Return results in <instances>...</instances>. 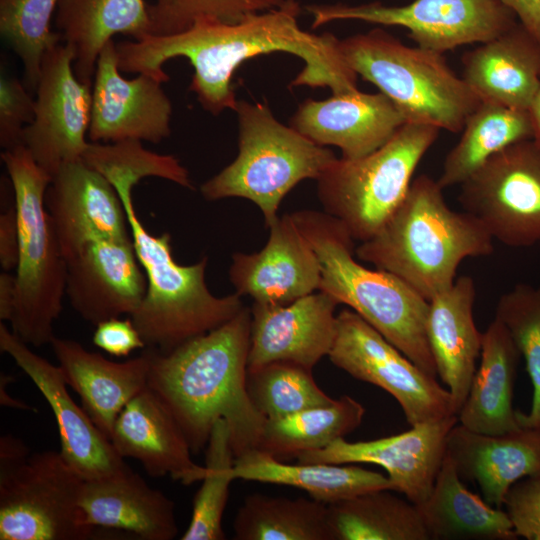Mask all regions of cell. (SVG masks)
Segmentation results:
<instances>
[{
	"mask_svg": "<svg viewBox=\"0 0 540 540\" xmlns=\"http://www.w3.org/2000/svg\"><path fill=\"white\" fill-rule=\"evenodd\" d=\"M74 53L60 42L44 55L36 86L33 121L23 133V145L52 178L65 163L82 159L89 144L92 85L73 70Z\"/></svg>",
	"mask_w": 540,
	"mask_h": 540,
	"instance_id": "obj_14",
	"label": "cell"
},
{
	"mask_svg": "<svg viewBox=\"0 0 540 540\" xmlns=\"http://www.w3.org/2000/svg\"><path fill=\"white\" fill-rule=\"evenodd\" d=\"M457 423L458 415H450L416 424L389 437L358 442L339 438L296 458L301 463L379 465L387 472L393 491L419 505L433 488L446 455L448 434Z\"/></svg>",
	"mask_w": 540,
	"mask_h": 540,
	"instance_id": "obj_15",
	"label": "cell"
},
{
	"mask_svg": "<svg viewBox=\"0 0 540 540\" xmlns=\"http://www.w3.org/2000/svg\"><path fill=\"white\" fill-rule=\"evenodd\" d=\"M55 24L62 41L73 50L76 77L88 85L102 49L114 35L136 41L151 35L144 0H59Z\"/></svg>",
	"mask_w": 540,
	"mask_h": 540,
	"instance_id": "obj_30",
	"label": "cell"
},
{
	"mask_svg": "<svg viewBox=\"0 0 540 540\" xmlns=\"http://www.w3.org/2000/svg\"><path fill=\"white\" fill-rule=\"evenodd\" d=\"M1 159L13 188L19 230L17 303L11 331L34 347L50 344L63 309L67 262L45 206L51 176L24 145L4 150Z\"/></svg>",
	"mask_w": 540,
	"mask_h": 540,
	"instance_id": "obj_7",
	"label": "cell"
},
{
	"mask_svg": "<svg viewBox=\"0 0 540 540\" xmlns=\"http://www.w3.org/2000/svg\"><path fill=\"white\" fill-rule=\"evenodd\" d=\"M306 10L317 28L337 20L401 26L417 46L443 53L487 42L514 26L516 15L501 0H414L404 6L311 4Z\"/></svg>",
	"mask_w": 540,
	"mask_h": 540,
	"instance_id": "obj_12",
	"label": "cell"
},
{
	"mask_svg": "<svg viewBox=\"0 0 540 540\" xmlns=\"http://www.w3.org/2000/svg\"><path fill=\"white\" fill-rule=\"evenodd\" d=\"M84 479L60 452L44 451L0 467L1 540H85L79 499Z\"/></svg>",
	"mask_w": 540,
	"mask_h": 540,
	"instance_id": "obj_10",
	"label": "cell"
},
{
	"mask_svg": "<svg viewBox=\"0 0 540 540\" xmlns=\"http://www.w3.org/2000/svg\"><path fill=\"white\" fill-rule=\"evenodd\" d=\"M50 345L67 385L78 393L82 408L110 439L121 410L147 387L150 367L148 351L118 363L88 351L74 340L55 336Z\"/></svg>",
	"mask_w": 540,
	"mask_h": 540,
	"instance_id": "obj_26",
	"label": "cell"
},
{
	"mask_svg": "<svg viewBox=\"0 0 540 540\" xmlns=\"http://www.w3.org/2000/svg\"><path fill=\"white\" fill-rule=\"evenodd\" d=\"M17 303L16 276L7 271L0 274V319L10 322Z\"/></svg>",
	"mask_w": 540,
	"mask_h": 540,
	"instance_id": "obj_47",
	"label": "cell"
},
{
	"mask_svg": "<svg viewBox=\"0 0 540 540\" xmlns=\"http://www.w3.org/2000/svg\"><path fill=\"white\" fill-rule=\"evenodd\" d=\"M285 0H155L148 5L151 35L183 32L201 19L237 23L249 14L270 10Z\"/></svg>",
	"mask_w": 540,
	"mask_h": 540,
	"instance_id": "obj_41",
	"label": "cell"
},
{
	"mask_svg": "<svg viewBox=\"0 0 540 540\" xmlns=\"http://www.w3.org/2000/svg\"><path fill=\"white\" fill-rule=\"evenodd\" d=\"M233 530L237 540H332L328 505L313 498L248 495Z\"/></svg>",
	"mask_w": 540,
	"mask_h": 540,
	"instance_id": "obj_35",
	"label": "cell"
},
{
	"mask_svg": "<svg viewBox=\"0 0 540 540\" xmlns=\"http://www.w3.org/2000/svg\"><path fill=\"white\" fill-rule=\"evenodd\" d=\"M405 123L402 112L385 94L356 90L324 100L306 99L289 125L318 145L338 147L341 158L354 160L379 149Z\"/></svg>",
	"mask_w": 540,
	"mask_h": 540,
	"instance_id": "obj_22",
	"label": "cell"
},
{
	"mask_svg": "<svg viewBox=\"0 0 540 540\" xmlns=\"http://www.w3.org/2000/svg\"><path fill=\"white\" fill-rule=\"evenodd\" d=\"M238 155L204 182V199L240 197L262 211L269 227L285 195L305 179L317 180L337 159L328 148L279 122L262 103L238 100Z\"/></svg>",
	"mask_w": 540,
	"mask_h": 540,
	"instance_id": "obj_8",
	"label": "cell"
},
{
	"mask_svg": "<svg viewBox=\"0 0 540 540\" xmlns=\"http://www.w3.org/2000/svg\"><path fill=\"white\" fill-rule=\"evenodd\" d=\"M45 206L66 262L89 243L130 238L116 189L82 160L63 164L52 176Z\"/></svg>",
	"mask_w": 540,
	"mask_h": 540,
	"instance_id": "obj_18",
	"label": "cell"
},
{
	"mask_svg": "<svg viewBox=\"0 0 540 540\" xmlns=\"http://www.w3.org/2000/svg\"><path fill=\"white\" fill-rule=\"evenodd\" d=\"M533 134L529 110L481 101L468 116L460 140L446 155L437 182L443 189L460 185L492 155L533 139Z\"/></svg>",
	"mask_w": 540,
	"mask_h": 540,
	"instance_id": "obj_33",
	"label": "cell"
},
{
	"mask_svg": "<svg viewBox=\"0 0 540 540\" xmlns=\"http://www.w3.org/2000/svg\"><path fill=\"white\" fill-rule=\"evenodd\" d=\"M172 103L162 82L139 73L133 79L121 75L116 43L102 49L92 82L91 142L124 140L160 143L171 134Z\"/></svg>",
	"mask_w": 540,
	"mask_h": 540,
	"instance_id": "obj_16",
	"label": "cell"
},
{
	"mask_svg": "<svg viewBox=\"0 0 540 540\" xmlns=\"http://www.w3.org/2000/svg\"><path fill=\"white\" fill-rule=\"evenodd\" d=\"M251 309L168 353L146 348L147 387L181 428L192 453L206 448L214 424L224 419L235 458L257 449L267 419L247 390Z\"/></svg>",
	"mask_w": 540,
	"mask_h": 540,
	"instance_id": "obj_2",
	"label": "cell"
},
{
	"mask_svg": "<svg viewBox=\"0 0 540 540\" xmlns=\"http://www.w3.org/2000/svg\"><path fill=\"white\" fill-rule=\"evenodd\" d=\"M235 454L230 429L224 419L213 426L206 445L205 474L194 503L191 521L182 540H223V513L233 474Z\"/></svg>",
	"mask_w": 540,
	"mask_h": 540,
	"instance_id": "obj_37",
	"label": "cell"
},
{
	"mask_svg": "<svg viewBox=\"0 0 540 540\" xmlns=\"http://www.w3.org/2000/svg\"><path fill=\"white\" fill-rule=\"evenodd\" d=\"M233 474L236 480L302 489L311 498L327 505L372 490H393L387 476L359 466L301 462L287 464L260 449L236 457Z\"/></svg>",
	"mask_w": 540,
	"mask_h": 540,
	"instance_id": "obj_32",
	"label": "cell"
},
{
	"mask_svg": "<svg viewBox=\"0 0 540 540\" xmlns=\"http://www.w3.org/2000/svg\"><path fill=\"white\" fill-rule=\"evenodd\" d=\"M300 13L297 0H285L237 23L201 19L177 34L122 41L116 43L118 66L121 72L148 74L165 83L169 75L163 64L175 57L187 58L194 69L189 90L213 115L235 110L234 72L243 62L262 54L283 52L304 61L291 87H328L333 94L358 90V75L341 53L340 39L332 33L317 35L303 30L298 24Z\"/></svg>",
	"mask_w": 540,
	"mask_h": 540,
	"instance_id": "obj_1",
	"label": "cell"
},
{
	"mask_svg": "<svg viewBox=\"0 0 540 540\" xmlns=\"http://www.w3.org/2000/svg\"><path fill=\"white\" fill-rule=\"evenodd\" d=\"M503 506L518 537L540 540V474L512 485Z\"/></svg>",
	"mask_w": 540,
	"mask_h": 540,
	"instance_id": "obj_43",
	"label": "cell"
},
{
	"mask_svg": "<svg viewBox=\"0 0 540 540\" xmlns=\"http://www.w3.org/2000/svg\"><path fill=\"white\" fill-rule=\"evenodd\" d=\"M364 406L344 395L331 404L267 420L257 449L278 458L323 448L344 438L362 422Z\"/></svg>",
	"mask_w": 540,
	"mask_h": 540,
	"instance_id": "obj_36",
	"label": "cell"
},
{
	"mask_svg": "<svg viewBox=\"0 0 540 540\" xmlns=\"http://www.w3.org/2000/svg\"><path fill=\"white\" fill-rule=\"evenodd\" d=\"M339 45L350 68L393 101L407 122L458 133L481 103L443 53L406 46L381 28Z\"/></svg>",
	"mask_w": 540,
	"mask_h": 540,
	"instance_id": "obj_6",
	"label": "cell"
},
{
	"mask_svg": "<svg viewBox=\"0 0 540 540\" xmlns=\"http://www.w3.org/2000/svg\"><path fill=\"white\" fill-rule=\"evenodd\" d=\"M92 341L99 349L115 357H126L136 349L146 348L131 318H111L95 325Z\"/></svg>",
	"mask_w": 540,
	"mask_h": 540,
	"instance_id": "obj_44",
	"label": "cell"
},
{
	"mask_svg": "<svg viewBox=\"0 0 540 540\" xmlns=\"http://www.w3.org/2000/svg\"><path fill=\"white\" fill-rule=\"evenodd\" d=\"M446 453L462 480L475 483L487 503L502 508L512 485L540 474V428L490 435L457 423L448 434Z\"/></svg>",
	"mask_w": 540,
	"mask_h": 540,
	"instance_id": "obj_24",
	"label": "cell"
},
{
	"mask_svg": "<svg viewBox=\"0 0 540 540\" xmlns=\"http://www.w3.org/2000/svg\"><path fill=\"white\" fill-rule=\"evenodd\" d=\"M439 131L433 125L407 122L369 155L337 158L317 179L325 212L341 221L354 240L373 237L404 199Z\"/></svg>",
	"mask_w": 540,
	"mask_h": 540,
	"instance_id": "obj_9",
	"label": "cell"
},
{
	"mask_svg": "<svg viewBox=\"0 0 540 540\" xmlns=\"http://www.w3.org/2000/svg\"><path fill=\"white\" fill-rule=\"evenodd\" d=\"M59 0H0V34L24 66L26 86L35 90L45 53L62 41L50 21Z\"/></svg>",
	"mask_w": 540,
	"mask_h": 540,
	"instance_id": "obj_39",
	"label": "cell"
},
{
	"mask_svg": "<svg viewBox=\"0 0 540 540\" xmlns=\"http://www.w3.org/2000/svg\"><path fill=\"white\" fill-rule=\"evenodd\" d=\"M338 304L320 290L287 305L253 303L248 370L277 361L312 370L333 346Z\"/></svg>",
	"mask_w": 540,
	"mask_h": 540,
	"instance_id": "obj_19",
	"label": "cell"
},
{
	"mask_svg": "<svg viewBox=\"0 0 540 540\" xmlns=\"http://www.w3.org/2000/svg\"><path fill=\"white\" fill-rule=\"evenodd\" d=\"M35 99L16 77H0V146L9 150L23 145V133L34 118Z\"/></svg>",
	"mask_w": 540,
	"mask_h": 540,
	"instance_id": "obj_42",
	"label": "cell"
},
{
	"mask_svg": "<svg viewBox=\"0 0 540 540\" xmlns=\"http://www.w3.org/2000/svg\"><path fill=\"white\" fill-rule=\"evenodd\" d=\"M246 384L251 401L267 420L326 406L335 400L319 388L311 369L293 362L277 361L247 370Z\"/></svg>",
	"mask_w": 540,
	"mask_h": 540,
	"instance_id": "obj_38",
	"label": "cell"
},
{
	"mask_svg": "<svg viewBox=\"0 0 540 540\" xmlns=\"http://www.w3.org/2000/svg\"><path fill=\"white\" fill-rule=\"evenodd\" d=\"M529 113L533 124V139L540 145V88L529 107Z\"/></svg>",
	"mask_w": 540,
	"mask_h": 540,
	"instance_id": "obj_48",
	"label": "cell"
},
{
	"mask_svg": "<svg viewBox=\"0 0 540 540\" xmlns=\"http://www.w3.org/2000/svg\"><path fill=\"white\" fill-rule=\"evenodd\" d=\"M147 288L132 238L86 245L67 261L65 295L73 309L94 325L140 306Z\"/></svg>",
	"mask_w": 540,
	"mask_h": 540,
	"instance_id": "obj_21",
	"label": "cell"
},
{
	"mask_svg": "<svg viewBox=\"0 0 540 540\" xmlns=\"http://www.w3.org/2000/svg\"><path fill=\"white\" fill-rule=\"evenodd\" d=\"M458 200L491 237L509 247L540 242V145L511 144L460 184Z\"/></svg>",
	"mask_w": 540,
	"mask_h": 540,
	"instance_id": "obj_11",
	"label": "cell"
},
{
	"mask_svg": "<svg viewBox=\"0 0 540 540\" xmlns=\"http://www.w3.org/2000/svg\"><path fill=\"white\" fill-rule=\"evenodd\" d=\"M390 489L328 505L332 540H430L416 504Z\"/></svg>",
	"mask_w": 540,
	"mask_h": 540,
	"instance_id": "obj_34",
	"label": "cell"
},
{
	"mask_svg": "<svg viewBox=\"0 0 540 540\" xmlns=\"http://www.w3.org/2000/svg\"><path fill=\"white\" fill-rule=\"evenodd\" d=\"M321 266L319 290L346 304L414 364L436 377L426 324L429 301L397 276L354 259V239L326 212L291 213Z\"/></svg>",
	"mask_w": 540,
	"mask_h": 540,
	"instance_id": "obj_4",
	"label": "cell"
},
{
	"mask_svg": "<svg viewBox=\"0 0 540 540\" xmlns=\"http://www.w3.org/2000/svg\"><path fill=\"white\" fill-rule=\"evenodd\" d=\"M0 349L8 354L32 380L54 414L60 453L84 480L115 474L127 465L111 441L98 429L67 390L60 366L34 353L5 324L0 323Z\"/></svg>",
	"mask_w": 540,
	"mask_h": 540,
	"instance_id": "obj_17",
	"label": "cell"
},
{
	"mask_svg": "<svg viewBox=\"0 0 540 540\" xmlns=\"http://www.w3.org/2000/svg\"><path fill=\"white\" fill-rule=\"evenodd\" d=\"M495 317L507 328L533 386L529 413L516 410L521 427L540 428V285L520 283L499 298Z\"/></svg>",
	"mask_w": 540,
	"mask_h": 540,
	"instance_id": "obj_40",
	"label": "cell"
},
{
	"mask_svg": "<svg viewBox=\"0 0 540 540\" xmlns=\"http://www.w3.org/2000/svg\"><path fill=\"white\" fill-rule=\"evenodd\" d=\"M431 540H515L501 508L470 491L446 453L427 499L417 505Z\"/></svg>",
	"mask_w": 540,
	"mask_h": 540,
	"instance_id": "obj_31",
	"label": "cell"
},
{
	"mask_svg": "<svg viewBox=\"0 0 540 540\" xmlns=\"http://www.w3.org/2000/svg\"><path fill=\"white\" fill-rule=\"evenodd\" d=\"M109 440L122 458L136 459L153 477L169 475L184 485L204 477L205 466L192 460L178 423L148 387L121 410Z\"/></svg>",
	"mask_w": 540,
	"mask_h": 540,
	"instance_id": "obj_23",
	"label": "cell"
},
{
	"mask_svg": "<svg viewBox=\"0 0 540 540\" xmlns=\"http://www.w3.org/2000/svg\"><path fill=\"white\" fill-rule=\"evenodd\" d=\"M18 252V217L14 203L0 215V264L3 271L9 272L17 267Z\"/></svg>",
	"mask_w": 540,
	"mask_h": 540,
	"instance_id": "obj_45",
	"label": "cell"
},
{
	"mask_svg": "<svg viewBox=\"0 0 540 540\" xmlns=\"http://www.w3.org/2000/svg\"><path fill=\"white\" fill-rule=\"evenodd\" d=\"M461 76L481 101L529 110L540 88V42L519 22L461 59Z\"/></svg>",
	"mask_w": 540,
	"mask_h": 540,
	"instance_id": "obj_27",
	"label": "cell"
},
{
	"mask_svg": "<svg viewBox=\"0 0 540 540\" xmlns=\"http://www.w3.org/2000/svg\"><path fill=\"white\" fill-rule=\"evenodd\" d=\"M328 357L352 377L392 395L410 426L457 415L449 390L351 309L337 314L336 336Z\"/></svg>",
	"mask_w": 540,
	"mask_h": 540,
	"instance_id": "obj_13",
	"label": "cell"
},
{
	"mask_svg": "<svg viewBox=\"0 0 540 540\" xmlns=\"http://www.w3.org/2000/svg\"><path fill=\"white\" fill-rule=\"evenodd\" d=\"M493 240L474 216L452 210L437 180L423 174L411 182L399 206L355 254L430 301L454 284L465 258L490 255Z\"/></svg>",
	"mask_w": 540,
	"mask_h": 540,
	"instance_id": "obj_3",
	"label": "cell"
},
{
	"mask_svg": "<svg viewBox=\"0 0 540 540\" xmlns=\"http://www.w3.org/2000/svg\"><path fill=\"white\" fill-rule=\"evenodd\" d=\"M540 42V0H501Z\"/></svg>",
	"mask_w": 540,
	"mask_h": 540,
	"instance_id": "obj_46",
	"label": "cell"
},
{
	"mask_svg": "<svg viewBox=\"0 0 540 540\" xmlns=\"http://www.w3.org/2000/svg\"><path fill=\"white\" fill-rule=\"evenodd\" d=\"M521 357L506 326L496 317L482 332L480 364L458 412V423L483 434L521 429L513 409V391Z\"/></svg>",
	"mask_w": 540,
	"mask_h": 540,
	"instance_id": "obj_29",
	"label": "cell"
},
{
	"mask_svg": "<svg viewBox=\"0 0 540 540\" xmlns=\"http://www.w3.org/2000/svg\"><path fill=\"white\" fill-rule=\"evenodd\" d=\"M268 228L261 251L233 254L229 279L235 293L254 303L287 305L318 291L319 259L292 215L278 217Z\"/></svg>",
	"mask_w": 540,
	"mask_h": 540,
	"instance_id": "obj_20",
	"label": "cell"
},
{
	"mask_svg": "<svg viewBox=\"0 0 540 540\" xmlns=\"http://www.w3.org/2000/svg\"><path fill=\"white\" fill-rule=\"evenodd\" d=\"M79 506L86 526L130 532L144 540H171L178 533L175 504L128 466L84 480Z\"/></svg>",
	"mask_w": 540,
	"mask_h": 540,
	"instance_id": "obj_25",
	"label": "cell"
},
{
	"mask_svg": "<svg viewBox=\"0 0 540 540\" xmlns=\"http://www.w3.org/2000/svg\"><path fill=\"white\" fill-rule=\"evenodd\" d=\"M475 295L472 277L460 276L429 301L427 338L437 376L448 387L457 414L468 395L482 346V332L473 316Z\"/></svg>",
	"mask_w": 540,
	"mask_h": 540,
	"instance_id": "obj_28",
	"label": "cell"
},
{
	"mask_svg": "<svg viewBox=\"0 0 540 540\" xmlns=\"http://www.w3.org/2000/svg\"><path fill=\"white\" fill-rule=\"evenodd\" d=\"M122 201L138 261L145 273V296L130 316L146 348L168 353L236 316L244 307L237 293L217 297L206 284L207 257L195 264H178L171 236L151 234L139 219L132 190L140 180L123 173L107 177Z\"/></svg>",
	"mask_w": 540,
	"mask_h": 540,
	"instance_id": "obj_5",
	"label": "cell"
}]
</instances>
